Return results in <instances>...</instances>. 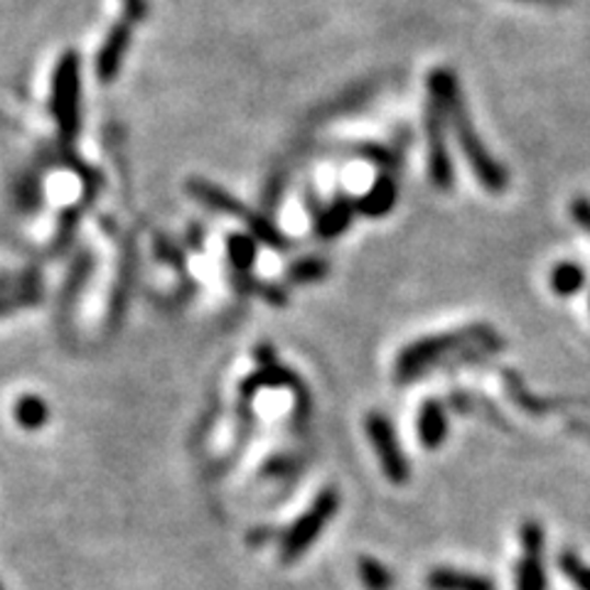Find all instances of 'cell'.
<instances>
[{"label":"cell","mask_w":590,"mask_h":590,"mask_svg":"<svg viewBox=\"0 0 590 590\" xmlns=\"http://www.w3.org/2000/svg\"><path fill=\"white\" fill-rule=\"evenodd\" d=\"M502 348L497 332L485 325H473L455 332L431 334V338L416 340L396 360V382H413L433 367L447 362H475Z\"/></svg>","instance_id":"cell-1"},{"label":"cell","mask_w":590,"mask_h":590,"mask_svg":"<svg viewBox=\"0 0 590 590\" xmlns=\"http://www.w3.org/2000/svg\"><path fill=\"white\" fill-rule=\"evenodd\" d=\"M429 91L445 111L447 124L453 126L457 144H461V150L465 152L467 166L473 168L475 178L480 180V185L490 192H502L507 188V170L492 158V152L483 146L480 136H477L473 118L467 116L465 101L461 94V87H457L455 75L447 72V69H435V72L429 75Z\"/></svg>","instance_id":"cell-2"},{"label":"cell","mask_w":590,"mask_h":590,"mask_svg":"<svg viewBox=\"0 0 590 590\" xmlns=\"http://www.w3.org/2000/svg\"><path fill=\"white\" fill-rule=\"evenodd\" d=\"M188 190H190L192 197H195L197 202H202V205H207L209 209L241 219L249 227L251 237L257 239L259 243H266V247L279 249V251L288 249L286 234H283L276 227V224H271L266 217H261V215H257V212H251L247 205H243V202H239L237 197H231L229 192H224L222 188L212 185V182L200 180V178H192L188 182Z\"/></svg>","instance_id":"cell-3"},{"label":"cell","mask_w":590,"mask_h":590,"mask_svg":"<svg viewBox=\"0 0 590 590\" xmlns=\"http://www.w3.org/2000/svg\"><path fill=\"white\" fill-rule=\"evenodd\" d=\"M338 510H340V492L328 487V490H322L318 495V500H315L308 510L295 519L288 532L283 534L281 561L283 564L298 561V558L318 542L322 529L330 524V519L338 514Z\"/></svg>","instance_id":"cell-4"},{"label":"cell","mask_w":590,"mask_h":590,"mask_svg":"<svg viewBox=\"0 0 590 590\" xmlns=\"http://www.w3.org/2000/svg\"><path fill=\"white\" fill-rule=\"evenodd\" d=\"M81 63L77 53H65L59 57L53 81V114L59 134L72 140L81 128Z\"/></svg>","instance_id":"cell-5"},{"label":"cell","mask_w":590,"mask_h":590,"mask_svg":"<svg viewBox=\"0 0 590 590\" xmlns=\"http://www.w3.org/2000/svg\"><path fill=\"white\" fill-rule=\"evenodd\" d=\"M364 429H367V439L374 447L376 457H379V465L386 475V480L394 483V485H404L406 480H409L411 467H409V461H406V455L401 451L399 439H396L392 421L386 419L382 411H372L367 416Z\"/></svg>","instance_id":"cell-6"},{"label":"cell","mask_w":590,"mask_h":590,"mask_svg":"<svg viewBox=\"0 0 590 590\" xmlns=\"http://www.w3.org/2000/svg\"><path fill=\"white\" fill-rule=\"evenodd\" d=\"M445 111L433 97L426 106V140H429V175L439 190H451L455 182V168L445 146Z\"/></svg>","instance_id":"cell-7"},{"label":"cell","mask_w":590,"mask_h":590,"mask_svg":"<svg viewBox=\"0 0 590 590\" xmlns=\"http://www.w3.org/2000/svg\"><path fill=\"white\" fill-rule=\"evenodd\" d=\"M522 561L517 566V590H546L544 526L529 519L522 526Z\"/></svg>","instance_id":"cell-8"},{"label":"cell","mask_w":590,"mask_h":590,"mask_svg":"<svg viewBox=\"0 0 590 590\" xmlns=\"http://www.w3.org/2000/svg\"><path fill=\"white\" fill-rule=\"evenodd\" d=\"M131 27H134V23H128L126 18L124 23H116L109 30L104 45H101V49L97 53V75L104 84L114 81L116 75L121 72V67H124V59L131 47Z\"/></svg>","instance_id":"cell-9"},{"label":"cell","mask_w":590,"mask_h":590,"mask_svg":"<svg viewBox=\"0 0 590 590\" xmlns=\"http://www.w3.org/2000/svg\"><path fill=\"white\" fill-rule=\"evenodd\" d=\"M396 200H399V185H396V178H392L389 172L374 182V185L364 192V195L354 202L360 215L370 219H379L396 207Z\"/></svg>","instance_id":"cell-10"},{"label":"cell","mask_w":590,"mask_h":590,"mask_svg":"<svg viewBox=\"0 0 590 590\" xmlns=\"http://www.w3.org/2000/svg\"><path fill=\"white\" fill-rule=\"evenodd\" d=\"M416 429H419V441L429 451L441 447L447 439V411L441 401L429 399L419 411V421H416Z\"/></svg>","instance_id":"cell-11"},{"label":"cell","mask_w":590,"mask_h":590,"mask_svg":"<svg viewBox=\"0 0 590 590\" xmlns=\"http://www.w3.org/2000/svg\"><path fill=\"white\" fill-rule=\"evenodd\" d=\"M426 586L429 590H497L495 581L480 574H467L461 568H433L426 576Z\"/></svg>","instance_id":"cell-12"},{"label":"cell","mask_w":590,"mask_h":590,"mask_svg":"<svg viewBox=\"0 0 590 590\" xmlns=\"http://www.w3.org/2000/svg\"><path fill=\"white\" fill-rule=\"evenodd\" d=\"M354 212H358L354 200L340 195L330 207L318 209V215H315V231H318L320 239H338L352 224Z\"/></svg>","instance_id":"cell-13"},{"label":"cell","mask_w":590,"mask_h":590,"mask_svg":"<svg viewBox=\"0 0 590 590\" xmlns=\"http://www.w3.org/2000/svg\"><path fill=\"white\" fill-rule=\"evenodd\" d=\"M49 404L45 399H39V396H20V399L13 404V419L20 426V429L25 431H39L45 429L49 423Z\"/></svg>","instance_id":"cell-14"},{"label":"cell","mask_w":590,"mask_h":590,"mask_svg":"<svg viewBox=\"0 0 590 590\" xmlns=\"http://www.w3.org/2000/svg\"><path fill=\"white\" fill-rule=\"evenodd\" d=\"M227 257L237 273H249L259 257V241L249 231L229 234L227 239Z\"/></svg>","instance_id":"cell-15"},{"label":"cell","mask_w":590,"mask_h":590,"mask_svg":"<svg viewBox=\"0 0 590 590\" xmlns=\"http://www.w3.org/2000/svg\"><path fill=\"white\" fill-rule=\"evenodd\" d=\"M330 273V263L320 257H305L293 261L286 269V281L295 286H308V283L325 281Z\"/></svg>","instance_id":"cell-16"},{"label":"cell","mask_w":590,"mask_h":590,"mask_svg":"<svg viewBox=\"0 0 590 590\" xmlns=\"http://www.w3.org/2000/svg\"><path fill=\"white\" fill-rule=\"evenodd\" d=\"M586 283V271L578 266V263H558L552 271V288L561 298H571L578 291L583 288Z\"/></svg>","instance_id":"cell-17"},{"label":"cell","mask_w":590,"mask_h":590,"mask_svg":"<svg viewBox=\"0 0 590 590\" xmlns=\"http://www.w3.org/2000/svg\"><path fill=\"white\" fill-rule=\"evenodd\" d=\"M295 384V376L283 370L281 364H269V367H261L257 374L251 376V379L243 382L241 392L243 396H253L259 389H266V386H293Z\"/></svg>","instance_id":"cell-18"},{"label":"cell","mask_w":590,"mask_h":590,"mask_svg":"<svg viewBox=\"0 0 590 590\" xmlns=\"http://www.w3.org/2000/svg\"><path fill=\"white\" fill-rule=\"evenodd\" d=\"M360 581L367 590H392L396 583V576L386 568L382 561H376L372 556H362L358 564Z\"/></svg>","instance_id":"cell-19"},{"label":"cell","mask_w":590,"mask_h":590,"mask_svg":"<svg viewBox=\"0 0 590 590\" xmlns=\"http://www.w3.org/2000/svg\"><path fill=\"white\" fill-rule=\"evenodd\" d=\"M237 283H239V288H241L243 293H257L259 298H263V300L271 303V305H279V308H281V305H286V303H288L286 291L279 288V286H271V283L253 281V279L249 276V273H239Z\"/></svg>","instance_id":"cell-20"},{"label":"cell","mask_w":590,"mask_h":590,"mask_svg":"<svg viewBox=\"0 0 590 590\" xmlns=\"http://www.w3.org/2000/svg\"><path fill=\"white\" fill-rule=\"evenodd\" d=\"M561 571L578 590H590V566H586L576 554L566 552L561 556Z\"/></svg>","instance_id":"cell-21"},{"label":"cell","mask_w":590,"mask_h":590,"mask_svg":"<svg viewBox=\"0 0 590 590\" xmlns=\"http://www.w3.org/2000/svg\"><path fill=\"white\" fill-rule=\"evenodd\" d=\"M354 152H360V156L364 160H370V162H376V166H382V168H394L396 166V158L392 156L389 150L382 148V146H374V144H362L354 148Z\"/></svg>","instance_id":"cell-22"},{"label":"cell","mask_w":590,"mask_h":590,"mask_svg":"<svg viewBox=\"0 0 590 590\" xmlns=\"http://www.w3.org/2000/svg\"><path fill=\"white\" fill-rule=\"evenodd\" d=\"M148 15V0H124V18L128 23H140Z\"/></svg>","instance_id":"cell-23"},{"label":"cell","mask_w":590,"mask_h":590,"mask_svg":"<svg viewBox=\"0 0 590 590\" xmlns=\"http://www.w3.org/2000/svg\"><path fill=\"white\" fill-rule=\"evenodd\" d=\"M571 212H574V219L590 234V200H586V197L574 200Z\"/></svg>","instance_id":"cell-24"},{"label":"cell","mask_w":590,"mask_h":590,"mask_svg":"<svg viewBox=\"0 0 590 590\" xmlns=\"http://www.w3.org/2000/svg\"><path fill=\"white\" fill-rule=\"evenodd\" d=\"M30 303V298H23V295H15V298H0V315L18 308V305Z\"/></svg>","instance_id":"cell-25"},{"label":"cell","mask_w":590,"mask_h":590,"mask_svg":"<svg viewBox=\"0 0 590 590\" xmlns=\"http://www.w3.org/2000/svg\"><path fill=\"white\" fill-rule=\"evenodd\" d=\"M519 3H532V5H546V8H558V5H568L571 0H519Z\"/></svg>","instance_id":"cell-26"},{"label":"cell","mask_w":590,"mask_h":590,"mask_svg":"<svg viewBox=\"0 0 590 590\" xmlns=\"http://www.w3.org/2000/svg\"><path fill=\"white\" fill-rule=\"evenodd\" d=\"M571 429H574L578 435H583V439L590 441V423H574Z\"/></svg>","instance_id":"cell-27"},{"label":"cell","mask_w":590,"mask_h":590,"mask_svg":"<svg viewBox=\"0 0 590 590\" xmlns=\"http://www.w3.org/2000/svg\"><path fill=\"white\" fill-rule=\"evenodd\" d=\"M0 590H5V588H3V583H0Z\"/></svg>","instance_id":"cell-28"}]
</instances>
